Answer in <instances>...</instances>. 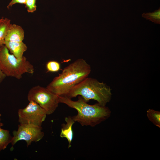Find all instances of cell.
I'll use <instances>...</instances> for the list:
<instances>
[{"label": "cell", "instance_id": "5b68a950", "mask_svg": "<svg viewBox=\"0 0 160 160\" xmlns=\"http://www.w3.org/2000/svg\"><path fill=\"white\" fill-rule=\"evenodd\" d=\"M27 99L38 104L46 111L47 115L52 114L60 103L59 96L52 93L46 87L39 85L31 88L28 92Z\"/></svg>", "mask_w": 160, "mask_h": 160}, {"label": "cell", "instance_id": "30bf717a", "mask_svg": "<svg viewBox=\"0 0 160 160\" xmlns=\"http://www.w3.org/2000/svg\"><path fill=\"white\" fill-rule=\"evenodd\" d=\"M66 124L62 125L60 136L62 138H66L68 142V148L71 147L72 140L73 137V132L72 129L73 125L75 121L72 117L68 116L65 118Z\"/></svg>", "mask_w": 160, "mask_h": 160}, {"label": "cell", "instance_id": "6da1fadb", "mask_svg": "<svg viewBox=\"0 0 160 160\" xmlns=\"http://www.w3.org/2000/svg\"><path fill=\"white\" fill-rule=\"evenodd\" d=\"M91 71L89 65L83 59H79L65 67L46 88L57 95L65 96L72 88L88 77Z\"/></svg>", "mask_w": 160, "mask_h": 160}, {"label": "cell", "instance_id": "8fae6325", "mask_svg": "<svg viewBox=\"0 0 160 160\" xmlns=\"http://www.w3.org/2000/svg\"><path fill=\"white\" fill-rule=\"evenodd\" d=\"M11 20L2 17L0 18V47L4 44L5 39L11 24Z\"/></svg>", "mask_w": 160, "mask_h": 160}, {"label": "cell", "instance_id": "9c48e42d", "mask_svg": "<svg viewBox=\"0 0 160 160\" xmlns=\"http://www.w3.org/2000/svg\"><path fill=\"white\" fill-rule=\"evenodd\" d=\"M4 45L12 54L19 59H22L24 53L27 49V46L23 41L14 42L5 41Z\"/></svg>", "mask_w": 160, "mask_h": 160}, {"label": "cell", "instance_id": "9a60e30c", "mask_svg": "<svg viewBox=\"0 0 160 160\" xmlns=\"http://www.w3.org/2000/svg\"><path fill=\"white\" fill-rule=\"evenodd\" d=\"M46 68L47 72H57L60 70V64L56 61H49L46 64Z\"/></svg>", "mask_w": 160, "mask_h": 160}, {"label": "cell", "instance_id": "d6986e66", "mask_svg": "<svg viewBox=\"0 0 160 160\" xmlns=\"http://www.w3.org/2000/svg\"><path fill=\"white\" fill-rule=\"evenodd\" d=\"M1 115L0 113V128H1V127H2L3 125V124L1 122Z\"/></svg>", "mask_w": 160, "mask_h": 160}, {"label": "cell", "instance_id": "7c38bea8", "mask_svg": "<svg viewBox=\"0 0 160 160\" xmlns=\"http://www.w3.org/2000/svg\"><path fill=\"white\" fill-rule=\"evenodd\" d=\"M12 137L9 130L0 128V151L6 148L11 143Z\"/></svg>", "mask_w": 160, "mask_h": 160}, {"label": "cell", "instance_id": "3957f363", "mask_svg": "<svg viewBox=\"0 0 160 160\" xmlns=\"http://www.w3.org/2000/svg\"><path fill=\"white\" fill-rule=\"evenodd\" d=\"M111 90L105 83L87 77L72 88L65 97L71 99L80 95L87 103L93 100L100 105L106 106L111 100Z\"/></svg>", "mask_w": 160, "mask_h": 160}, {"label": "cell", "instance_id": "277c9868", "mask_svg": "<svg viewBox=\"0 0 160 160\" xmlns=\"http://www.w3.org/2000/svg\"><path fill=\"white\" fill-rule=\"evenodd\" d=\"M0 70L6 76L20 79L24 73L32 75L34 73L33 65L25 57L21 59L17 58L3 45L0 47Z\"/></svg>", "mask_w": 160, "mask_h": 160}, {"label": "cell", "instance_id": "e0dca14e", "mask_svg": "<svg viewBox=\"0 0 160 160\" xmlns=\"http://www.w3.org/2000/svg\"><path fill=\"white\" fill-rule=\"evenodd\" d=\"M26 2V0H12L7 6V8H9L13 5L17 3L25 4Z\"/></svg>", "mask_w": 160, "mask_h": 160}, {"label": "cell", "instance_id": "8992f818", "mask_svg": "<svg viewBox=\"0 0 160 160\" xmlns=\"http://www.w3.org/2000/svg\"><path fill=\"white\" fill-rule=\"evenodd\" d=\"M25 108L18 111V121L20 124H32L41 126L47 115L45 111L38 104L30 101Z\"/></svg>", "mask_w": 160, "mask_h": 160}, {"label": "cell", "instance_id": "ba28073f", "mask_svg": "<svg viewBox=\"0 0 160 160\" xmlns=\"http://www.w3.org/2000/svg\"><path fill=\"white\" fill-rule=\"evenodd\" d=\"M24 36V31L21 26L16 24H11L5 41L14 42L23 41Z\"/></svg>", "mask_w": 160, "mask_h": 160}, {"label": "cell", "instance_id": "4fadbf2b", "mask_svg": "<svg viewBox=\"0 0 160 160\" xmlns=\"http://www.w3.org/2000/svg\"><path fill=\"white\" fill-rule=\"evenodd\" d=\"M148 119L156 126L160 128V112L152 109H149L147 111Z\"/></svg>", "mask_w": 160, "mask_h": 160}, {"label": "cell", "instance_id": "5bb4252c", "mask_svg": "<svg viewBox=\"0 0 160 160\" xmlns=\"http://www.w3.org/2000/svg\"><path fill=\"white\" fill-rule=\"evenodd\" d=\"M142 16L147 20H149L155 23H160V9L155 10L151 13H143Z\"/></svg>", "mask_w": 160, "mask_h": 160}, {"label": "cell", "instance_id": "7a4b0ae2", "mask_svg": "<svg viewBox=\"0 0 160 160\" xmlns=\"http://www.w3.org/2000/svg\"><path fill=\"white\" fill-rule=\"evenodd\" d=\"M59 101L77 110V114L72 118L82 126L95 127L106 120L111 115V111L108 107L98 103L89 104L81 96L76 101L66 97L59 96Z\"/></svg>", "mask_w": 160, "mask_h": 160}, {"label": "cell", "instance_id": "2e32d148", "mask_svg": "<svg viewBox=\"0 0 160 160\" xmlns=\"http://www.w3.org/2000/svg\"><path fill=\"white\" fill-rule=\"evenodd\" d=\"M36 0H26L25 7L28 12L32 13L36 10Z\"/></svg>", "mask_w": 160, "mask_h": 160}, {"label": "cell", "instance_id": "52a82bcc", "mask_svg": "<svg viewBox=\"0 0 160 160\" xmlns=\"http://www.w3.org/2000/svg\"><path fill=\"white\" fill-rule=\"evenodd\" d=\"M11 144L14 145L18 141L25 140L27 146L30 145L32 142H36L41 140L44 136L41 126L32 124H20L18 129L12 132Z\"/></svg>", "mask_w": 160, "mask_h": 160}, {"label": "cell", "instance_id": "ac0fdd59", "mask_svg": "<svg viewBox=\"0 0 160 160\" xmlns=\"http://www.w3.org/2000/svg\"><path fill=\"white\" fill-rule=\"evenodd\" d=\"M6 76L0 70V83L4 80Z\"/></svg>", "mask_w": 160, "mask_h": 160}]
</instances>
